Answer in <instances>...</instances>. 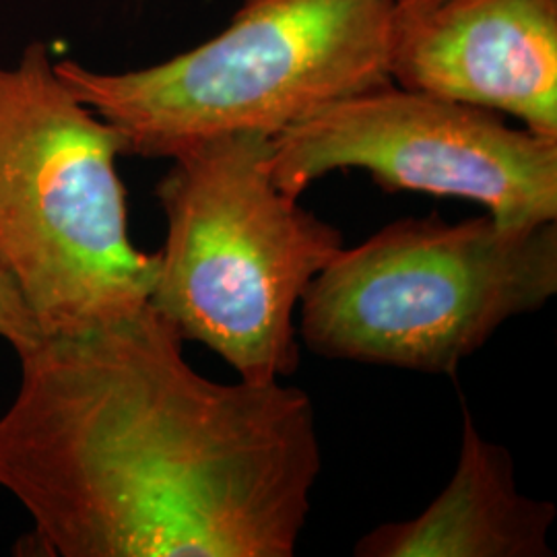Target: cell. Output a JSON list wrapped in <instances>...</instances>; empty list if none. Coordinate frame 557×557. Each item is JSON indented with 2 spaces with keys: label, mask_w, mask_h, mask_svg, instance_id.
<instances>
[{
  "label": "cell",
  "mask_w": 557,
  "mask_h": 557,
  "mask_svg": "<svg viewBox=\"0 0 557 557\" xmlns=\"http://www.w3.org/2000/svg\"><path fill=\"white\" fill-rule=\"evenodd\" d=\"M269 149L262 133L200 140L156 188L168 232L149 304L252 384L296 372V308L343 250L337 227L273 184Z\"/></svg>",
  "instance_id": "277c9868"
},
{
  "label": "cell",
  "mask_w": 557,
  "mask_h": 557,
  "mask_svg": "<svg viewBox=\"0 0 557 557\" xmlns=\"http://www.w3.org/2000/svg\"><path fill=\"white\" fill-rule=\"evenodd\" d=\"M119 133L71 91L41 41L0 62V267L41 335L145 306L160 255L128 234Z\"/></svg>",
  "instance_id": "7a4b0ae2"
},
{
  "label": "cell",
  "mask_w": 557,
  "mask_h": 557,
  "mask_svg": "<svg viewBox=\"0 0 557 557\" xmlns=\"http://www.w3.org/2000/svg\"><path fill=\"white\" fill-rule=\"evenodd\" d=\"M41 337L40 326L32 317L25 299L21 298L17 285L0 267V338L20 356Z\"/></svg>",
  "instance_id": "9c48e42d"
},
{
  "label": "cell",
  "mask_w": 557,
  "mask_h": 557,
  "mask_svg": "<svg viewBox=\"0 0 557 557\" xmlns=\"http://www.w3.org/2000/svg\"><path fill=\"white\" fill-rule=\"evenodd\" d=\"M393 0H242L215 38L135 71L59 60L71 91L122 139L124 156L172 160L232 133L281 131L393 83Z\"/></svg>",
  "instance_id": "3957f363"
},
{
  "label": "cell",
  "mask_w": 557,
  "mask_h": 557,
  "mask_svg": "<svg viewBox=\"0 0 557 557\" xmlns=\"http://www.w3.org/2000/svg\"><path fill=\"white\" fill-rule=\"evenodd\" d=\"M147 301L17 358L0 487L59 557H292L322 467L312 398L220 384Z\"/></svg>",
  "instance_id": "6da1fadb"
},
{
  "label": "cell",
  "mask_w": 557,
  "mask_h": 557,
  "mask_svg": "<svg viewBox=\"0 0 557 557\" xmlns=\"http://www.w3.org/2000/svg\"><path fill=\"white\" fill-rule=\"evenodd\" d=\"M267 168L289 199L329 172L366 170L386 190L479 202L506 227L557 221V139L395 83L281 131L271 137Z\"/></svg>",
  "instance_id": "8992f818"
},
{
  "label": "cell",
  "mask_w": 557,
  "mask_h": 557,
  "mask_svg": "<svg viewBox=\"0 0 557 557\" xmlns=\"http://www.w3.org/2000/svg\"><path fill=\"white\" fill-rule=\"evenodd\" d=\"M388 75L557 139V0H393Z\"/></svg>",
  "instance_id": "52a82bcc"
},
{
  "label": "cell",
  "mask_w": 557,
  "mask_h": 557,
  "mask_svg": "<svg viewBox=\"0 0 557 557\" xmlns=\"http://www.w3.org/2000/svg\"><path fill=\"white\" fill-rule=\"evenodd\" d=\"M556 506L518 492L510 453L462 409L457 471L419 517L359 539L358 557H549Z\"/></svg>",
  "instance_id": "ba28073f"
},
{
  "label": "cell",
  "mask_w": 557,
  "mask_h": 557,
  "mask_svg": "<svg viewBox=\"0 0 557 557\" xmlns=\"http://www.w3.org/2000/svg\"><path fill=\"white\" fill-rule=\"evenodd\" d=\"M556 294L557 221L407 218L320 271L299 301V333L322 358L450 376L504 322Z\"/></svg>",
  "instance_id": "5b68a950"
}]
</instances>
